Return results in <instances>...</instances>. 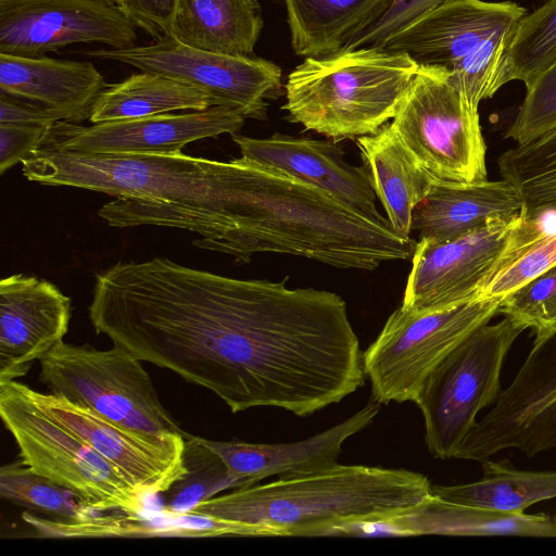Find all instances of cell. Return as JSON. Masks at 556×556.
<instances>
[{
	"label": "cell",
	"mask_w": 556,
	"mask_h": 556,
	"mask_svg": "<svg viewBox=\"0 0 556 556\" xmlns=\"http://www.w3.org/2000/svg\"><path fill=\"white\" fill-rule=\"evenodd\" d=\"M167 369L232 413L277 407L309 416L365 384L363 351L334 292L187 268L162 304Z\"/></svg>",
	"instance_id": "1"
},
{
	"label": "cell",
	"mask_w": 556,
	"mask_h": 556,
	"mask_svg": "<svg viewBox=\"0 0 556 556\" xmlns=\"http://www.w3.org/2000/svg\"><path fill=\"white\" fill-rule=\"evenodd\" d=\"M429 479L405 469L337 464L317 472L235 489L189 513L274 529L279 536H311L344 519L382 517L432 494Z\"/></svg>",
	"instance_id": "2"
},
{
	"label": "cell",
	"mask_w": 556,
	"mask_h": 556,
	"mask_svg": "<svg viewBox=\"0 0 556 556\" xmlns=\"http://www.w3.org/2000/svg\"><path fill=\"white\" fill-rule=\"evenodd\" d=\"M417 70L407 54L381 48L307 56L287 77L282 109L336 140L370 135L393 118Z\"/></svg>",
	"instance_id": "3"
},
{
	"label": "cell",
	"mask_w": 556,
	"mask_h": 556,
	"mask_svg": "<svg viewBox=\"0 0 556 556\" xmlns=\"http://www.w3.org/2000/svg\"><path fill=\"white\" fill-rule=\"evenodd\" d=\"M526 14L513 1H454L425 14L378 48L450 72L451 81L479 108L504 86L505 54Z\"/></svg>",
	"instance_id": "4"
},
{
	"label": "cell",
	"mask_w": 556,
	"mask_h": 556,
	"mask_svg": "<svg viewBox=\"0 0 556 556\" xmlns=\"http://www.w3.org/2000/svg\"><path fill=\"white\" fill-rule=\"evenodd\" d=\"M0 417L12 434L21 462L34 472L72 491L97 513L140 515L144 496L123 473L36 400L16 380L0 383Z\"/></svg>",
	"instance_id": "5"
},
{
	"label": "cell",
	"mask_w": 556,
	"mask_h": 556,
	"mask_svg": "<svg viewBox=\"0 0 556 556\" xmlns=\"http://www.w3.org/2000/svg\"><path fill=\"white\" fill-rule=\"evenodd\" d=\"M38 362L39 380L50 393L135 432L163 440L184 438L142 361L126 349L114 344L98 350L62 340Z\"/></svg>",
	"instance_id": "6"
},
{
	"label": "cell",
	"mask_w": 556,
	"mask_h": 556,
	"mask_svg": "<svg viewBox=\"0 0 556 556\" xmlns=\"http://www.w3.org/2000/svg\"><path fill=\"white\" fill-rule=\"evenodd\" d=\"M390 125L433 184L488 180L478 108L451 81L450 72L418 65Z\"/></svg>",
	"instance_id": "7"
},
{
	"label": "cell",
	"mask_w": 556,
	"mask_h": 556,
	"mask_svg": "<svg viewBox=\"0 0 556 556\" xmlns=\"http://www.w3.org/2000/svg\"><path fill=\"white\" fill-rule=\"evenodd\" d=\"M523 330L506 316L482 325L427 377L414 403L424 416L425 441L433 457L453 458L478 413L496 403L505 357Z\"/></svg>",
	"instance_id": "8"
},
{
	"label": "cell",
	"mask_w": 556,
	"mask_h": 556,
	"mask_svg": "<svg viewBox=\"0 0 556 556\" xmlns=\"http://www.w3.org/2000/svg\"><path fill=\"white\" fill-rule=\"evenodd\" d=\"M501 300H475L430 313L397 307L363 352L371 397L381 404L414 402L437 365L498 314Z\"/></svg>",
	"instance_id": "9"
},
{
	"label": "cell",
	"mask_w": 556,
	"mask_h": 556,
	"mask_svg": "<svg viewBox=\"0 0 556 556\" xmlns=\"http://www.w3.org/2000/svg\"><path fill=\"white\" fill-rule=\"evenodd\" d=\"M84 55L131 65L204 91L213 106L265 121L267 100L281 94V68L268 60L208 52L184 45L173 36L129 49H97Z\"/></svg>",
	"instance_id": "10"
},
{
	"label": "cell",
	"mask_w": 556,
	"mask_h": 556,
	"mask_svg": "<svg viewBox=\"0 0 556 556\" xmlns=\"http://www.w3.org/2000/svg\"><path fill=\"white\" fill-rule=\"evenodd\" d=\"M556 447V332L532 349L495 406L466 434L454 458L482 463L517 448L527 456Z\"/></svg>",
	"instance_id": "11"
},
{
	"label": "cell",
	"mask_w": 556,
	"mask_h": 556,
	"mask_svg": "<svg viewBox=\"0 0 556 556\" xmlns=\"http://www.w3.org/2000/svg\"><path fill=\"white\" fill-rule=\"evenodd\" d=\"M523 214L492 218L444 242L419 239L401 306L430 313L477 300Z\"/></svg>",
	"instance_id": "12"
},
{
	"label": "cell",
	"mask_w": 556,
	"mask_h": 556,
	"mask_svg": "<svg viewBox=\"0 0 556 556\" xmlns=\"http://www.w3.org/2000/svg\"><path fill=\"white\" fill-rule=\"evenodd\" d=\"M137 26L110 0H0V53L39 58L75 43L136 46Z\"/></svg>",
	"instance_id": "13"
},
{
	"label": "cell",
	"mask_w": 556,
	"mask_h": 556,
	"mask_svg": "<svg viewBox=\"0 0 556 556\" xmlns=\"http://www.w3.org/2000/svg\"><path fill=\"white\" fill-rule=\"evenodd\" d=\"M244 119L235 110L212 106L203 111L165 113L92 126L60 121L49 127L41 141L81 153H172L200 139L237 134Z\"/></svg>",
	"instance_id": "14"
},
{
	"label": "cell",
	"mask_w": 556,
	"mask_h": 556,
	"mask_svg": "<svg viewBox=\"0 0 556 556\" xmlns=\"http://www.w3.org/2000/svg\"><path fill=\"white\" fill-rule=\"evenodd\" d=\"M39 404L115 466L144 497L167 492L187 475L185 438L148 437L63 396L34 390Z\"/></svg>",
	"instance_id": "15"
},
{
	"label": "cell",
	"mask_w": 556,
	"mask_h": 556,
	"mask_svg": "<svg viewBox=\"0 0 556 556\" xmlns=\"http://www.w3.org/2000/svg\"><path fill=\"white\" fill-rule=\"evenodd\" d=\"M71 299L52 282L13 274L0 281V383L25 377L68 330Z\"/></svg>",
	"instance_id": "16"
},
{
	"label": "cell",
	"mask_w": 556,
	"mask_h": 556,
	"mask_svg": "<svg viewBox=\"0 0 556 556\" xmlns=\"http://www.w3.org/2000/svg\"><path fill=\"white\" fill-rule=\"evenodd\" d=\"M351 538L443 535H517L556 538L554 517L542 514H514L457 504L431 494L420 504L382 517L349 522Z\"/></svg>",
	"instance_id": "17"
},
{
	"label": "cell",
	"mask_w": 556,
	"mask_h": 556,
	"mask_svg": "<svg viewBox=\"0 0 556 556\" xmlns=\"http://www.w3.org/2000/svg\"><path fill=\"white\" fill-rule=\"evenodd\" d=\"M376 399L344 421L308 439L293 443H249L239 440L201 442L224 462L238 489L278 476H300L338 464L343 443L369 427L380 410Z\"/></svg>",
	"instance_id": "18"
},
{
	"label": "cell",
	"mask_w": 556,
	"mask_h": 556,
	"mask_svg": "<svg viewBox=\"0 0 556 556\" xmlns=\"http://www.w3.org/2000/svg\"><path fill=\"white\" fill-rule=\"evenodd\" d=\"M241 156L282 170L370 215H379L376 193L362 166L344 160L340 146L326 140L274 134L268 138L230 135Z\"/></svg>",
	"instance_id": "19"
},
{
	"label": "cell",
	"mask_w": 556,
	"mask_h": 556,
	"mask_svg": "<svg viewBox=\"0 0 556 556\" xmlns=\"http://www.w3.org/2000/svg\"><path fill=\"white\" fill-rule=\"evenodd\" d=\"M106 86L90 61L0 53V91L48 108L66 122L89 119L94 101Z\"/></svg>",
	"instance_id": "20"
},
{
	"label": "cell",
	"mask_w": 556,
	"mask_h": 556,
	"mask_svg": "<svg viewBox=\"0 0 556 556\" xmlns=\"http://www.w3.org/2000/svg\"><path fill=\"white\" fill-rule=\"evenodd\" d=\"M522 211L519 193L504 178L467 185L433 184L413 212L412 230L419 233V239L444 242L492 218H513Z\"/></svg>",
	"instance_id": "21"
},
{
	"label": "cell",
	"mask_w": 556,
	"mask_h": 556,
	"mask_svg": "<svg viewBox=\"0 0 556 556\" xmlns=\"http://www.w3.org/2000/svg\"><path fill=\"white\" fill-rule=\"evenodd\" d=\"M363 167L391 225L401 233L412 232L416 206L427 197L433 181L391 128L357 137Z\"/></svg>",
	"instance_id": "22"
},
{
	"label": "cell",
	"mask_w": 556,
	"mask_h": 556,
	"mask_svg": "<svg viewBox=\"0 0 556 556\" xmlns=\"http://www.w3.org/2000/svg\"><path fill=\"white\" fill-rule=\"evenodd\" d=\"M263 25L257 0H176L173 37L208 52L252 56Z\"/></svg>",
	"instance_id": "23"
},
{
	"label": "cell",
	"mask_w": 556,
	"mask_h": 556,
	"mask_svg": "<svg viewBox=\"0 0 556 556\" xmlns=\"http://www.w3.org/2000/svg\"><path fill=\"white\" fill-rule=\"evenodd\" d=\"M393 0H283L291 46L296 55L342 51L375 24Z\"/></svg>",
	"instance_id": "24"
},
{
	"label": "cell",
	"mask_w": 556,
	"mask_h": 556,
	"mask_svg": "<svg viewBox=\"0 0 556 556\" xmlns=\"http://www.w3.org/2000/svg\"><path fill=\"white\" fill-rule=\"evenodd\" d=\"M213 106L202 90L163 75L141 72L111 84L91 109L92 124L139 118L175 111H203Z\"/></svg>",
	"instance_id": "25"
},
{
	"label": "cell",
	"mask_w": 556,
	"mask_h": 556,
	"mask_svg": "<svg viewBox=\"0 0 556 556\" xmlns=\"http://www.w3.org/2000/svg\"><path fill=\"white\" fill-rule=\"evenodd\" d=\"M432 494L447 502L521 514L538 502L556 497V470H521L489 458L480 480L455 485H432Z\"/></svg>",
	"instance_id": "26"
},
{
	"label": "cell",
	"mask_w": 556,
	"mask_h": 556,
	"mask_svg": "<svg viewBox=\"0 0 556 556\" xmlns=\"http://www.w3.org/2000/svg\"><path fill=\"white\" fill-rule=\"evenodd\" d=\"M556 265V226L522 217L477 300L503 299Z\"/></svg>",
	"instance_id": "27"
},
{
	"label": "cell",
	"mask_w": 556,
	"mask_h": 556,
	"mask_svg": "<svg viewBox=\"0 0 556 556\" xmlns=\"http://www.w3.org/2000/svg\"><path fill=\"white\" fill-rule=\"evenodd\" d=\"M497 164L519 193L526 214L556 210V128L505 151Z\"/></svg>",
	"instance_id": "28"
},
{
	"label": "cell",
	"mask_w": 556,
	"mask_h": 556,
	"mask_svg": "<svg viewBox=\"0 0 556 556\" xmlns=\"http://www.w3.org/2000/svg\"><path fill=\"white\" fill-rule=\"evenodd\" d=\"M0 495L28 511L63 523H81L99 514L85 506L72 491L34 472L22 462L0 468Z\"/></svg>",
	"instance_id": "29"
},
{
	"label": "cell",
	"mask_w": 556,
	"mask_h": 556,
	"mask_svg": "<svg viewBox=\"0 0 556 556\" xmlns=\"http://www.w3.org/2000/svg\"><path fill=\"white\" fill-rule=\"evenodd\" d=\"M556 62V0H547L518 23L503 64L504 85L511 80L529 87Z\"/></svg>",
	"instance_id": "30"
},
{
	"label": "cell",
	"mask_w": 556,
	"mask_h": 556,
	"mask_svg": "<svg viewBox=\"0 0 556 556\" xmlns=\"http://www.w3.org/2000/svg\"><path fill=\"white\" fill-rule=\"evenodd\" d=\"M187 475L167 491L164 511L187 514L199 503L226 489H238L224 462L205 446L200 437L184 432Z\"/></svg>",
	"instance_id": "31"
},
{
	"label": "cell",
	"mask_w": 556,
	"mask_h": 556,
	"mask_svg": "<svg viewBox=\"0 0 556 556\" xmlns=\"http://www.w3.org/2000/svg\"><path fill=\"white\" fill-rule=\"evenodd\" d=\"M498 314L532 328L535 339L556 332V265L505 295Z\"/></svg>",
	"instance_id": "32"
},
{
	"label": "cell",
	"mask_w": 556,
	"mask_h": 556,
	"mask_svg": "<svg viewBox=\"0 0 556 556\" xmlns=\"http://www.w3.org/2000/svg\"><path fill=\"white\" fill-rule=\"evenodd\" d=\"M555 128L556 62L526 88V97L504 137L523 144Z\"/></svg>",
	"instance_id": "33"
},
{
	"label": "cell",
	"mask_w": 556,
	"mask_h": 556,
	"mask_svg": "<svg viewBox=\"0 0 556 556\" xmlns=\"http://www.w3.org/2000/svg\"><path fill=\"white\" fill-rule=\"evenodd\" d=\"M459 0H393L386 13L355 37L343 50L378 48L430 11Z\"/></svg>",
	"instance_id": "34"
},
{
	"label": "cell",
	"mask_w": 556,
	"mask_h": 556,
	"mask_svg": "<svg viewBox=\"0 0 556 556\" xmlns=\"http://www.w3.org/2000/svg\"><path fill=\"white\" fill-rule=\"evenodd\" d=\"M116 4L154 41L173 36L176 0H118Z\"/></svg>",
	"instance_id": "35"
},
{
	"label": "cell",
	"mask_w": 556,
	"mask_h": 556,
	"mask_svg": "<svg viewBox=\"0 0 556 556\" xmlns=\"http://www.w3.org/2000/svg\"><path fill=\"white\" fill-rule=\"evenodd\" d=\"M48 129L40 125L0 124V173L27 159Z\"/></svg>",
	"instance_id": "36"
},
{
	"label": "cell",
	"mask_w": 556,
	"mask_h": 556,
	"mask_svg": "<svg viewBox=\"0 0 556 556\" xmlns=\"http://www.w3.org/2000/svg\"><path fill=\"white\" fill-rule=\"evenodd\" d=\"M60 121L62 116L48 108L0 91V124L50 127Z\"/></svg>",
	"instance_id": "37"
},
{
	"label": "cell",
	"mask_w": 556,
	"mask_h": 556,
	"mask_svg": "<svg viewBox=\"0 0 556 556\" xmlns=\"http://www.w3.org/2000/svg\"><path fill=\"white\" fill-rule=\"evenodd\" d=\"M110 1H113V2L117 3L118 0H110Z\"/></svg>",
	"instance_id": "38"
},
{
	"label": "cell",
	"mask_w": 556,
	"mask_h": 556,
	"mask_svg": "<svg viewBox=\"0 0 556 556\" xmlns=\"http://www.w3.org/2000/svg\"><path fill=\"white\" fill-rule=\"evenodd\" d=\"M554 520H555V522H556V516L554 517Z\"/></svg>",
	"instance_id": "39"
}]
</instances>
